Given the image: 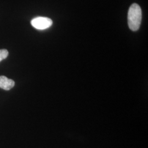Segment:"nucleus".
Returning <instances> with one entry per match:
<instances>
[{
	"instance_id": "obj_1",
	"label": "nucleus",
	"mask_w": 148,
	"mask_h": 148,
	"mask_svg": "<svg viewBox=\"0 0 148 148\" xmlns=\"http://www.w3.org/2000/svg\"><path fill=\"white\" fill-rule=\"evenodd\" d=\"M142 18V10L137 3H133L130 6L128 12V25L130 29L133 32L139 30Z\"/></svg>"
},
{
	"instance_id": "obj_2",
	"label": "nucleus",
	"mask_w": 148,
	"mask_h": 148,
	"mask_svg": "<svg viewBox=\"0 0 148 148\" xmlns=\"http://www.w3.org/2000/svg\"><path fill=\"white\" fill-rule=\"evenodd\" d=\"M52 21L47 17L38 16L33 19L31 21L32 26L38 30H45L51 27Z\"/></svg>"
},
{
	"instance_id": "obj_3",
	"label": "nucleus",
	"mask_w": 148,
	"mask_h": 148,
	"mask_svg": "<svg viewBox=\"0 0 148 148\" xmlns=\"http://www.w3.org/2000/svg\"><path fill=\"white\" fill-rule=\"evenodd\" d=\"M15 85L13 79H10L5 76H0V88L5 90H9Z\"/></svg>"
},
{
	"instance_id": "obj_4",
	"label": "nucleus",
	"mask_w": 148,
	"mask_h": 148,
	"mask_svg": "<svg viewBox=\"0 0 148 148\" xmlns=\"http://www.w3.org/2000/svg\"><path fill=\"white\" fill-rule=\"evenodd\" d=\"M8 56V52L7 49H0V62L6 58Z\"/></svg>"
}]
</instances>
